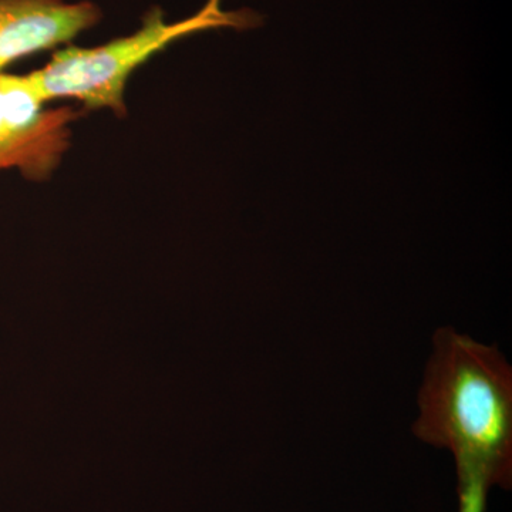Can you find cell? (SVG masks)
<instances>
[{
    "instance_id": "2",
    "label": "cell",
    "mask_w": 512,
    "mask_h": 512,
    "mask_svg": "<svg viewBox=\"0 0 512 512\" xmlns=\"http://www.w3.org/2000/svg\"><path fill=\"white\" fill-rule=\"evenodd\" d=\"M261 23L262 16L251 9L225 12L221 0H208L200 12L175 23H168L163 10L154 8L131 35L96 47H67L26 76L43 103L74 99L86 109H109L126 116L124 90L131 74L175 40L210 29H254Z\"/></svg>"
},
{
    "instance_id": "1",
    "label": "cell",
    "mask_w": 512,
    "mask_h": 512,
    "mask_svg": "<svg viewBox=\"0 0 512 512\" xmlns=\"http://www.w3.org/2000/svg\"><path fill=\"white\" fill-rule=\"evenodd\" d=\"M417 404L414 436L456 461L458 512H487L490 491L512 485L510 363L497 346L441 328Z\"/></svg>"
},
{
    "instance_id": "4",
    "label": "cell",
    "mask_w": 512,
    "mask_h": 512,
    "mask_svg": "<svg viewBox=\"0 0 512 512\" xmlns=\"http://www.w3.org/2000/svg\"><path fill=\"white\" fill-rule=\"evenodd\" d=\"M100 19L87 0H0V74L16 60L72 42Z\"/></svg>"
},
{
    "instance_id": "3",
    "label": "cell",
    "mask_w": 512,
    "mask_h": 512,
    "mask_svg": "<svg viewBox=\"0 0 512 512\" xmlns=\"http://www.w3.org/2000/svg\"><path fill=\"white\" fill-rule=\"evenodd\" d=\"M43 106L28 76L0 74V170L18 168L30 181H45L59 167L79 114Z\"/></svg>"
}]
</instances>
